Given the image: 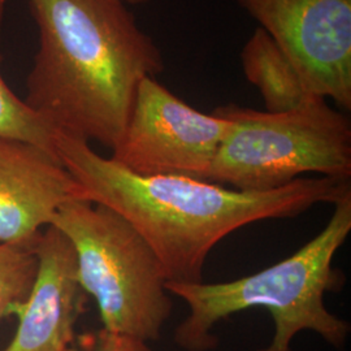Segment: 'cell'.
Returning a JSON list of instances; mask_svg holds the SVG:
<instances>
[{
  "label": "cell",
  "instance_id": "5b68a950",
  "mask_svg": "<svg viewBox=\"0 0 351 351\" xmlns=\"http://www.w3.org/2000/svg\"><path fill=\"white\" fill-rule=\"evenodd\" d=\"M51 226L71 242L78 282L97 302L103 329L159 339L173 304L162 264L138 232L108 207L80 199L63 204Z\"/></svg>",
  "mask_w": 351,
  "mask_h": 351
},
{
  "label": "cell",
  "instance_id": "9a60e30c",
  "mask_svg": "<svg viewBox=\"0 0 351 351\" xmlns=\"http://www.w3.org/2000/svg\"><path fill=\"white\" fill-rule=\"evenodd\" d=\"M4 3H5V0H0V14L3 12V8H4Z\"/></svg>",
  "mask_w": 351,
  "mask_h": 351
},
{
  "label": "cell",
  "instance_id": "7a4b0ae2",
  "mask_svg": "<svg viewBox=\"0 0 351 351\" xmlns=\"http://www.w3.org/2000/svg\"><path fill=\"white\" fill-rule=\"evenodd\" d=\"M38 51L26 104L59 133L112 150L139 84L164 71L155 40L120 0H30Z\"/></svg>",
  "mask_w": 351,
  "mask_h": 351
},
{
  "label": "cell",
  "instance_id": "8992f818",
  "mask_svg": "<svg viewBox=\"0 0 351 351\" xmlns=\"http://www.w3.org/2000/svg\"><path fill=\"white\" fill-rule=\"evenodd\" d=\"M230 121L203 113L147 77L139 84L125 130L112 149L114 162L139 176L204 180Z\"/></svg>",
  "mask_w": 351,
  "mask_h": 351
},
{
  "label": "cell",
  "instance_id": "3957f363",
  "mask_svg": "<svg viewBox=\"0 0 351 351\" xmlns=\"http://www.w3.org/2000/svg\"><path fill=\"white\" fill-rule=\"evenodd\" d=\"M351 232V193L335 203L324 229L287 259L250 276L226 282H167L169 294L188 304L189 314L175 330L177 346L207 351L216 346L213 326L230 315L263 307L274 319L271 343L258 351H290L302 330H313L341 349L350 324L326 308V294L343 281L333 259Z\"/></svg>",
  "mask_w": 351,
  "mask_h": 351
},
{
  "label": "cell",
  "instance_id": "277c9868",
  "mask_svg": "<svg viewBox=\"0 0 351 351\" xmlns=\"http://www.w3.org/2000/svg\"><path fill=\"white\" fill-rule=\"evenodd\" d=\"M215 112L230 128L206 181L241 191H271L306 173L350 180V119L324 98L282 112L237 104Z\"/></svg>",
  "mask_w": 351,
  "mask_h": 351
},
{
  "label": "cell",
  "instance_id": "6da1fadb",
  "mask_svg": "<svg viewBox=\"0 0 351 351\" xmlns=\"http://www.w3.org/2000/svg\"><path fill=\"white\" fill-rule=\"evenodd\" d=\"M55 150L84 201L119 213L146 241L167 282H202L210 252L239 228L295 217L351 193L350 180L330 177H302L271 191H241L185 176L136 175L86 141L59 132Z\"/></svg>",
  "mask_w": 351,
  "mask_h": 351
},
{
  "label": "cell",
  "instance_id": "7c38bea8",
  "mask_svg": "<svg viewBox=\"0 0 351 351\" xmlns=\"http://www.w3.org/2000/svg\"><path fill=\"white\" fill-rule=\"evenodd\" d=\"M37 269L34 243H0V322L27 298Z\"/></svg>",
  "mask_w": 351,
  "mask_h": 351
},
{
  "label": "cell",
  "instance_id": "5bb4252c",
  "mask_svg": "<svg viewBox=\"0 0 351 351\" xmlns=\"http://www.w3.org/2000/svg\"><path fill=\"white\" fill-rule=\"evenodd\" d=\"M120 1H123L125 4H143V3H147L150 0H120Z\"/></svg>",
  "mask_w": 351,
  "mask_h": 351
},
{
  "label": "cell",
  "instance_id": "9c48e42d",
  "mask_svg": "<svg viewBox=\"0 0 351 351\" xmlns=\"http://www.w3.org/2000/svg\"><path fill=\"white\" fill-rule=\"evenodd\" d=\"M84 201L58 155L0 137V243L33 245L66 202Z\"/></svg>",
  "mask_w": 351,
  "mask_h": 351
},
{
  "label": "cell",
  "instance_id": "52a82bcc",
  "mask_svg": "<svg viewBox=\"0 0 351 351\" xmlns=\"http://www.w3.org/2000/svg\"><path fill=\"white\" fill-rule=\"evenodd\" d=\"M295 66L307 90L351 108V0H234Z\"/></svg>",
  "mask_w": 351,
  "mask_h": 351
},
{
  "label": "cell",
  "instance_id": "8fae6325",
  "mask_svg": "<svg viewBox=\"0 0 351 351\" xmlns=\"http://www.w3.org/2000/svg\"><path fill=\"white\" fill-rule=\"evenodd\" d=\"M1 65L0 38V137L24 141L58 155L55 150L56 132L8 86Z\"/></svg>",
  "mask_w": 351,
  "mask_h": 351
},
{
  "label": "cell",
  "instance_id": "ba28073f",
  "mask_svg": "<svg viewBox=\"0 0 351 351\" xmlns=\"http://www.w3.org/2000/svg\"><path fill=\"white\" fill-rule=\"evenodd\" d=\"M37 276L25 301L16 304L19 326L3 351H66L75 339L85 293L77 277L75 250L63 233L49 226L34 242Z\"/></svg>",
  "mask_w": 351,
  "mask_h": 351
},
{
  "label": "cell",
  "instance_id": "4fadbf2b",
  "mask_svg": "<svg viewBox=\"0 0 351 351\" xmlns=\"http://www.w3.org/2000/svg\"><path fill=\"white\" fill-rule=\"evenodd\" d=\"M66 351H151L149 342L117 335L101 328L98 332L75 337Z\"/></svg>",
  "mask_w": 351,
  "mask_h": 351
},
{
  "label": "cell",
  "instance_id": "30bf717a",
  "mask_svg": "<svg viewBox=\"0 0 351 351\" xmlns=\"http://www.w3.org/2000/svg\"><path fill=\"white\" fill-rule=\"evenodd\" d=\"M241 64L247 81L259 90L268 112L289 111L320 98L307 90L295 66L262 27L243 46Z\"/></svg>",
  "mask_w": 351,
  "mask_h": 351
}]
</instances>
